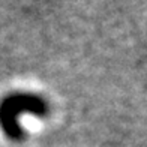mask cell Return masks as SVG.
<instances>
[{
  "mask_svg": "<svg viewBox=\"0 0 147 147\" xmlns=\"http://www.w3.org/2000/svg\"><path fill=\"white\" fill-rule=\"evenodd\" d=\"M48 111V102L42 96L33 93H11L0 101V128L12 141H21L24 131L18 123V116L21 113H32L45 117Z\"/></svg>",
  "mask_w": 147,
  "mask_h": 147,
  "instance_id": "6da1fadb",
  "label": "cell"
}]
</instances>
